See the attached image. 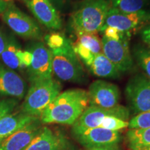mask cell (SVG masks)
<instances>
[{
    "label": "cell",
    "mask_w": 150,
    "mask_h": 150,
    "mask_svg": "<svg viewBox=\"0 0 150 150\" xmlns=\"http://www.w3.org/2000/svg\"><path fill=\"white\" fill-rule=\"evenodd\" d=\"M125 142L128 150H141L150 147V127L129 129L125 134Z\"/></svg>",
    "instance_id": "obj_19"
},
{
    "label": "cell",
    "mask_w": 150,
    "mask_h": 150,
    "mask_svg": "<svg viewBox=\"0 0 150 150\" xmlns=\"http://www.w3.org/2000/svg\"><path fill=\"white\" fill-rule=\"evenodd\" d=\"M149 21L150 11L142 10L134 13H125L110 7L102 29L106 27H112L122 32L129 33Z\"/></svg>",
    "instance_id": "obj_10"
},
{
    "label": "cell",
    "mask_w": 150,
    "mask_h": 150,
    "mask_svg": "<svg viewBox=\"0 0 150 150\" xmlns=\"http://www.w3.org/2000/svg\"><path fill=\"white\" fill-rule=\"evenodd\" d=\"M132 57L150 78V47L141 44L136 45L132 50Z\"/></svg>",
    "instance_id": "obj_22"
},
{
    "label": "cell",
    "mask_w": 150,
    "mask_h": 150,
    "mask_svg": "<svg viewBox=\"0 0 150 150\" xmlns=\"http://www.w3.org/2000/svg\"><path fill=\"white\" fill-rule=\"evenodd\" d=\"M27 93V83L21 76L0 63V97L20 100Z\"/></svg>",
    "instance_id": "obj_15"
},
{
    "label": "cell",
    "mask_w": 150,
    "mask_h": 150,
    "mask_svg": "<svg viewBox=\"0 0 150 150\" xmlns=\"http://www.w3.org/2000/svg\"><path fill=\"white\" fill-rule=\"evenodd\" d=\"M92 74L101 78L117 79L121 73L103 53L95 54L93 63L89 67Z\"/></svg>",
    "instance_id": "obj_18"
},
{
    "label": "cell",
    "mask_w": 150,
    "mask_h": 150,
    "mask_svg": "<svg viewBox=\"0 0 150 150\" xmlns=\"http://www.w3.org/2000/svg\"><path fill=\"white\" fill-rule=\"evenodd\" d=\"M2 20L19 36L36 40L42 38V32L37 22L13 3L8 4L2 13Z\"/></svg>",
    "instance_id": "obj_7"
},
{
    "label": "cell",
    "mask_w": 150,
    "mask_h": 150,
    "mask_svg": "<svg viewBox=\"0 0 150 150\" xmlns=\"http://www.w3.org/2000/svg\"><path fill=\"white\" fill-rule=\"evenodd\" d=\"M18 56L22 68H24V67L28 68L31 65V61H32V54H31V52L29 50L22 51L21 50L19 52Z\"/></svg>",
    "instance_id": "obj_30"
},
{
    "label": "cell",
    "mask_w": 150,
    "mask_h": 150,
    "mask_svg": "<svg viewBox=\"0 0 150 150\" xmlns=\"http://www.w3.org/2000/svg\"><path fill=\"white\" fill-rule=\"evenodd\" d=\"M8 2L5 0H0V14H2L8 6Z\"/></svg>",
    "instance_id": "obj_34"
},
{
    "label": "cell",
    "mask_w": 150,
    "mask_h": 150,
    "mask_svg": "<svg viewBox=\"0 0 150 150\" xmlns=\"http://www.w3.org/2000/svg\"><path fill=\"white\" fill-rule=\"evenodd\" d=\"M21 50V47L16 39L13 36H9L6 47L1 55V61L4 65L13 70L22 68L18 56Z\"/></svg>",
    "instance_id": "obj_20"
},
{
    "label": "cell",
    "mask_w": 150,
    "mask_h": 150,
    "mask_svg": "<svg viewBox=\"0 0 150 150\" xmlns=\"http://www.w3.org/2000/svg\"><path fill=\"white\" fill-rule=\"evenodd\" d=\"M76 35L77 37L76 42L85 47L93 54L103 53L102 40L99 39L96 33H81Z\"/></svg>",
    "instance_id": "obj_23"
},
{
    "label": "cell",
    "mask_w": 150,
    "mask_h": 150,
    "mask_svg": "<svg viewBox=\"0 0 150 150\" xmlns=\"http://www.w3.org/2000/svg\"><path fill=\"white\" fill-rule=\"evenodd\" d=\"M32 54V61L28 67L30 83L52 78V51L41 41L33 43L29 49Z\"/></svg>",
    "instance_id": "obj_8"
},
{
    "label": "cell",
    "mask_w": 150,
    "mask_h": 150,
    "mask_svg": "<svg viewBox=\"0 0 150 150\" xmlns=\"http://www.w3.org/2000/svg\"><path fill=\"white\" fill-rule=\"evenodd\" d=\"M108 116H112L123 120L129 121L130 110L128 108L120 104L111 108L88 106L73 125L82 128L99 127L103 120Z\"/></svg>",
    "instance_id": "obj_13"
},
{
    "label": "cell",
    "mask_w": 150,
    "mask_h": 150,
    "mask_svg": "<svg viewBox=\"0 0 150 150\" xmlns=\"http://www.w3.org/2000/svg\"><path fill=\"white\" fill-rule=\"evenodd\" d=\"M67 39L64 35L59 33H52L46 35L45 37L47 45L50 50L61 48L64 46Z\"/></svg>",
    "instance_id": "obj_27"
},
{
    "label": "cell",
    "mask_w": 150,
    "mask_h": 150,
    "mask_svg": "<svg viewBox=\"0 0 150 150\" xmlns=\"http://www.w3.org/2000/svg\"><path fill=\"white\" fill-rule=\"evenodd\" d=\"M72 47L74 52L76 54V56H78L79 59L81 61H82L84 65L88 68H89L92 63H93L95 54H93L89 50H88L87 48H86L85 47H83L82 45L78 42H76L74 45H72Z\"/></svg>",
    "instance_id": "obj_26"
},
{
    "label": "cell",
    "mask_w": 150,
    "mask_h": 150,
    "mask_svg": "<svg viewBox=\"0 0 150 150\" xmlns=\"http://www.w3.org/2000/svg\"><path fill=\"white\" fill-rule=\"evenodd\" d=\"M72 138L85 149L120 144L122 136L120 131H110L101 127L82 128L72 125Z\"/></svg>",
    "instance_id": "obj_5"
},
{
    "label": "cell",
    "mask_w": 150,
    "mask_h": 150,
    "mask_svg": "<svg viewBox=\"0 0 150 150\" xmlns=\"http://www.w3.org/2000/svg\"><path fill=\"white\" fill-rule=\"evenodd\" d=\"M61 83L53 78L31 83L24 97L21 111L40 118L48 105L61 93Z\"/></svg>",
    "instance_id": "obj_4"
},
{
    "label": "cell",
    "mask_w": 150,
    "mask_h": 150,
    "mask_svg": "<svg viewBox=\"0 0 150 150\" xmlns=\"http://www.w3.org/2000/svg\"><path fill=\"white\" fill-rule=\"evenodd\" d=\"M25 150H77V147L61 129L42 126Z\"/></svg>",
    "instance_id": "obj_9"
},
{
    "label": "cell",
    "mask_w": 150,
    "mask_h": 150,
    "mask_svg": "<svg viewBox=\"0 0 150 150\" xmlns=\"http://www.w3.org/2000/svg\"><path fill=\"white\" fill-rule=\"evenodd\" d=\"M129 106L135 115L150 110V78L137 74L127 82L125 91Z\"/></svg>",
    "instance_id": "obj_6"
},
{
    "label": "cell",
    "mask_w": 150,
    "mask_h": 150,
    "mask_svg": "<svg viewBox=\"0 0 150 150\" xmlns=\"http://www.w3.org/2000/svg\"><path fill=\"white\" fill-rule=\"evenodd\" d=\"M141 150H150V147H147V148H145V149H142Z\"/></svg>",
    "instance_id": "obj_36"
},
{
    "label": "cell",
    "mask_w": 150,
    "mask_h": 150,
    "mask_svg": "<svg viewBox=\"0 0 150 150\" xmlns=\"http://www.w3.org/2000/svg\"><path fill=\"white\" fill-rule=\"evenodd\" d=\"M102 31L104 32V36L112 40L117 41H128L129 40V33L122 32L115 27H106L104 28Z\"/></svg>",
    "instance_id": "obj_28"
},
{
    "label": "cell",
    "mask_w": 150,
    "mask_h": 150,
    "mask_svg": "<svg viewBox=\"0 0 150 150\" xmlns=\"http://www.w3.org/2000/svg\"><path fill=\"white\" fill-rule=\"evenodd\" d=\"M89 106L111 108L119 105L120 91L115 84L104 80H96L89 86Z\"/></svg>",
    "instance_id": "obj_12"
},
{
    "label": "cell",
    "mask_w": 150,
    "mask_h": 150,
    "mask_svg": "<svg viewBox=\"0 0 150 150\" xmlns=\"http://www.w3.org/2000/svg\"><path fill=\"white\" fill-rule=\"evenodd\" d=\"M89 106L88 92L73 88L61 93L48 105L40 117L42 125H73Z\"/></svg>",
    "instance_id": "obj_1"
},
{
    "label": "cell",
    "mask_w": 150,
    "mask_h": 150,
    "mask_svg": "<svg viewBox=\"0 0 150 150\" xmlns=\"http://www.w3.org/2000/svg\"><path fill=\"white\" fill-rule=\"evenodd\" d=\"M129 127V121H125L120 118L108 116L106 117L100 123L99 127L110 131H119Z\"/></svg>",
    "instance_id": "obj_24"
},
{
    "label": "cell",
    "mask_w": 150,
    "mask_h": 150,
    "mask_svg": "<svg viewBox=\"0 0 150 150\" xmlns=\"http://www.w3.org/2000/svg\"><path fill=\"white\" fill-rule=\"evenodd\" d=\"M110 8L106 0H82L72 11L69 25L75 34L102 31Z\"/></svg>",
    "instance_id": "obj_2"
},
{
    "label": "cell",
    "mask_w": 150,
    "mask_h": 150,
    "mask_svg": "<svg viewBox=\"0 0 150 150\" xmlns=\"http://www.w3.org/2000/svg\"><path fill=\"white\" fill-rule=\"evenodd\" d=\"M67 0H50V1L58 10H62L66 3Z\"/></svg>",
    "instance_id": "obj_33"
},
{
    "label": "cell",
    "mask_w": 150,
    "mask_h": 150,
    "mask_svg": "<svg viewBox=\"0 0 150 150\" xmlns=\"http://www.w3.org/2000/svg\"><path fill=\"white\" fill-rule=\"evenodd\" d=\"M51 51L52 72L59 80L74 83H83L86 81L85 71L70 40L67 39L61 48Z\"/></svg>",
    "instance_id": "obj_3"
},
{
    "label": "cell",
    "mask_w": 150,
    "mask_h": 150,
    "mask_svg": "<svg viewBox=\"0 0 150 150\" xmlns=\"http://www.w3.org/2000/svg\"><path fill=\"white\" fill-rule=\"evenodd\" d=\"M84 150H121L120 144H116V145H111L104 146V147L93 148V149H84Z\"/></svg>",
    "instance_id": "obj_32"
},
{
    "label": "cell",
    "mask_w": 150,
    "mask_h": 150,
    "mask_svg": "<svg viewBox=\"0 0 150 150\" xmlns=\"http://www.w3.org/2000/svg\"><path fill=\"white\" fill-rule=\"evenodd\" d=\"M102 43L103 54L120 72H128L134 68V59L129 51L128 41H117L104 35Z\"/></svg>",
    "instance_id": "obj_11"
},
{
    "label": "cell",
    "mask_w": 150,
    "mask_h": 150,
    "mask_svg": "<svg viewBox=\"0 0 150 150\" xmlns=\"http://www.w3.org/2000/svg\"><path fill=\"white\" fill-rule=\"evenodd\" d=\"M141 38L142 41L145 43L147 45L150 47V35H141Z\"/></svg>",
    "instance_id": "obj_35"
},
{
    "label": "cell",
    "mask_w": 150,
    "mask_h": 150,
    "mask_svg": "<svg viewBox=\"0 0 150 150\" xmlns=\"http://www.w3.org/2000/svg\"><path fill=\"white\" fill-rule=\"evenodd\" d=\"M128 127L129 129L150 127V110L137 114L129 120Z\"/></svg>",
    "instance_id": "obj_25"
},
{
    "label": "cell",
    "mask_w": 150,
    "mask_h": 150,
    "mask_svg": "<svg viewBox=\"0 0 150 150\" xmlns=\"http://www.w3.org/2000/svg\"><path fill=\"white\" fill-rule=\"evenodd\" d=\"M112 8L125 13H134L145 10L149 0H106Z\"/></svg>",
    "instance_id": "obj_21"
},
{
    "label": "cell",
    "mask_w": 150,
    "mask_h": 150,
    "mask_svg": "<svg viewBox=\"0 0 150 150\" xmlns=\"http://www.w3.org/2000/svg\"><path fill=\"white\" fill-rule=\"evenodd\" d=\"M42 127L40 118L0 142V150H25Z\"/></svg>",
    "instance_id": "obj_16"
},
{
    "label": "cell",
    "mask_w": 150,
    "mask_h": 150,
    "mask_svg": "<svg viewBox=\"0 0 150 150\" xmlns=\"http://www.w3.org/2000/svg\"><path fill=\"white\" fill-rule=\"evenodd\" d=\"M39 119L23 112H10L0 119V142L14 134L19 129Z\"/></svg>",
    "instance_id": "obj_17"
},
{
    "label": "cell",
    "mask_w": 150,
    "mask_h": 150,
    "mask_svg": "<svg viewBox=\"0 0 150 150\" xmlns=\"http://www.w3.org/2000/svg\"><path fill=\"white\" fill-rule=\"evenodd\" d=\"M8 37L6 36V33L4 32L3 30L0 29V56L3 53L4 50L6 47L7 42H8Z\"/></svg>",
    "instance_id": "obj_31"
},
{
    "label": "cell",
    "mask_w": 150,
    "mask_h": 150,
    "mask_svg": "<svg viewBox=\"0 0 150 150\" xmlns=\"http://www.w3.org/2000/svg\"><path fill=\"white\" fill-rule=\"evenodd\" d=\"M35 19L42 25L51 30L62 27L60 15L50 0H22Z\"/></svg>",
    "instance_id": "obj_14"
},
{
    "label": "cell",
    "mask_w": 150,
    "mask_h": 150,
    "mask_svg": "<svg viewBox=\"0 0 150 150\" xmlns=\"http://www.w3.org/2000/svg\"><path fill=\"white\" fill-rule=\"evenodd\" d=\"M18 104V100L16 99L8 98L0 100V119L7 114L13 111Z\"/></svg>",
    "instance_id": "obj_29"
}]
</instances>
